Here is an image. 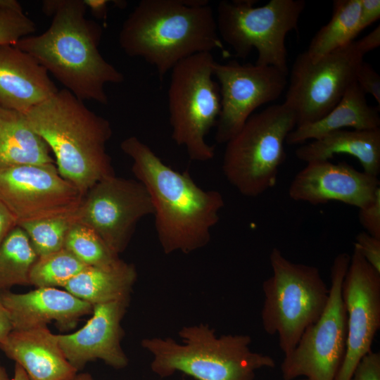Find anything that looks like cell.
I'll return each mask as SVG.
<instances>
[{
  "instance_id": "obj_1",
  "label": "cell",
  "mask_w": 380,
  "mask_h": 380,
  "mask_svg": "<svg viewBox=\"0 0 380 380\" xmlns=\"http://www.w3.org/2000/svg\"><path fill=\"white\" fill-rule=\"evenodd\" d=\"M120 148L132 159L133 174L149 194L164 253H189L205 246L224 206L222 194L203 190L187 171H176L165 165L135 136L125 139Z\"/></svg>"
},
{
  "instance_id": "obj_2",
  "label": "cell",
  "mask_w": 380,
  "mask_h": 380,
  "mask_svg": "<svg viewBox=\"0 0 380 380\" xmlns=\"http://www.w3.org/2000/svg\"><path fill=\"white\" fill-rule=\"evenodd\" d=\"M86 11L84 0H58L49 28L14 46L33 57L79 99L106 105L105 86L120 84L125 78L100 53L103 30L86 18Z\"/></svg>"
},
{
  "instance_id": "obj_3",
  "label": "cell",
  "mask_w": 380,
  "mask_h": 380,
  "mask_svg": "<svg viewBox=\"0 0 380 380\" xmlns=\"http://www.w3.org/2000/svg\"><path fill=\"white\" fill-rule=\"evenodd\" d=\"M118 41L127 56L153 65L160 81L188 57L224 50L205 0H141L124 21Z\"/></svg>"
},
{
  "instance_id": "obj_4",
  "label": "cell",
  "mask_w": 380,
  "mask_h": 380,
  "mask_svg": "<svg viewBox=\"0 0 380 380\" xmlns=\"http://www.w3.org/2000/svg\"><path fill=\"white\" fill-rule=\"evenodd\" d=\"M56 158L57 170L84 194L99 181L115 175L106 145L110 122L63 89L24 113Z\"/></svg>"
},
{
  "instance_id": "obj_5",
  "label": "cell",
  "mask_w": 380,
  "mask_h": 380,
  "mask_svg": "<svg viewBox=\"0 0 380 380\" xmlns=\"http://www.w3.org/2000/svg\"><path fill=\"white\" fill-rule=\"evenodd\" d=\"M178 334L182 343L167 337L141 341L153 356L152 371L160 377L181 372L197 380H253L256 370L275 367L272 357L251 350L248 335L218 337L203 324L184 326Z\"/></svg>"
},
{
  "instance_id": "obj_6",
  "label": "cell",
  "mask_w": 380,
  "mask_h": 380,
  "mask_svg": "<svg viewBox=\"0 0 380 380\" xmlns=\"http://www.w3.org/2000/svg\"><path fill=\"white\" fill-rule=\"evenodd\" d=\"M271 277L262 283L261 319L269 335H278L284 355L322 315L329 295L317 267L287 259L277 248L270 254Z\"/></svg>"
},
{
  "instance_id": "obj_7",
  "label": "cell",
  "mask_w": 380,
  "mask_h": 380,
  "mask_svg": "<svg viewBox=\"0 0 380 380\" xmlns=\"http://www.w3.org/2000/svg\"><path fill=\"white\" fill-rule=\"evenodd\" d=\"M296 124L289 106L274 104L252 114L226 143L223 174L241 195L257 197L275 186L286 158V137Z\"/></svg>"
},
{
  "instance_id": "obj_8",
  "label": "cell",
  "mask_w": 380,
  "mask_h": 380,
  "mask_svg": "<svg viewBox=\"0 0 380 380\" xmlns=\"http://www.w3.org/2000/svg\"><path fill=\"white\" fill-rule=\"evenodd\" d=\"M215 62L212 53H199L171 70L167 100L172 138L194 161L215 156L214 146L205 141L221 110L220 87L213 80Z\"/></svg>"
},
{
  "instance_id": "obj_9",
  "label": "cell",
  "mask_w": 380,
  "mask_h": 380,
  "mask_svg": "<svg viewBox=\"0 0 380 380\" xmlns=\"http://www.w3.org/2000/svg\"><path fill=\"white\" fill-rule=\"evenodd\" d=\"M255 2L220 1L215 16L219 36L236 57L244 59L255 49L256 65L272 66L289 75L285 39L297 30L305 1L271 0L261 6H255Z\"/></svg>"
},
{
  "instance_id": "obj_10",
  "label": "cell",
  "mask_w": 380,
  "mask_h": 380,
  "mask_svg": "<svg viewBox=\"0 0 380 380\" xmlns=\"http://www.w3.org/2000/svg\"><path fill=\"white\" fill-rule=\"evenodd\" d=\"M350 256L339 253L331 267L327 304L318 320L301 336L294 349L284 355L281 372L284 380L303 376L309 380H335L346 346L347 315L342 283Z\"/></svg>"
},
{
  "instance_id": "obj_11",
  "label": "cell",
  "mask_w": 380,
  "mask_h": 380,
  "mask_svg": "<svg viewBox=\"0 0 380 380\" xmlns=\"http://www.w3.org/2000/svg\"><path fill=\"white\" fill-rule=\"evenodd\" d=\"M365 52L357 40L315 62L303 51L291 70L284 103L296 114L297 126L315 122L329 113L355 82Z\"/></svg>"
},
{
  "instance_id": "obj_12",
  "label": "cell",
  "mask_w": 380,
  "mask_h": 380,
  "mask_svg": "<svg viewBox=\"0 0 380 380\" xmlns=\"http://www.w3.org/2000/svg\"><path fill=\"white\" fill-rule=\"evenodd\" d=\"M153 214L149 194L138 180L115 175L96 182L75 212L76 222L93 229L119 255L127 247L138 222Z\"/></svg>"
},
{
  "instance_id": "obj_13",
  "label": "cell",
  "mask_w": 380,
  "mask_h": 380,
  "mask_svg": "<svg viewBox=\"0 0 380 380\" xmlns=\"http://www.w3.org/2000/svg\"><path fill=\"white\" fill-rule=\"evenodd\" d=\"M84 195L54 164L0 167V201L17 225L72 214Z\"/></svg>"
},
{
  "instance_id": "obj_14",
  "label": "cell",
  "mask_w": 380,
  "mask_h": 380,
  "mask_svg": "<svg viewBox=\"0 0 380 380\" xmlns=\"http://www.w3.org/2000/svg\"><path fill=\"white\" fill-rule=\"evenodd\" d=\"M213 76L217 80L221 110L216 124L215 141L226 144L242 128L253 111L277 100L287 85V76L272 66L232 60L216 61Z\"/></svg>"
},
{
  "instance_id": "obj_15",
  "label": "cell",
  "mask_w": 380,
  "mask_h": 380,
  "mask_svg": "<svg viewBox=\"0 0 380 380\" xmlns=\"http://www.w3.org/2000/svg\"><path fill=\"white\" fill-rule=\"evenodd\" d=\"M347 315L344 357L335 380H350L362 358L372 351L380 328V273L354 248L341 288Z\"/></svg>"
},
{
  "instance_id": "obj_16",
  "label": "cell",
  "mask_w": 380,
  "mask_h": 380,
  "mask_svg": "<svg viewBox=\"0 0 380 380\" xmlns=\"http://www.w3.org/2000/svg\"><path fill=\"white\" fill-rule=\"evenodd\" d=\"M380 182L377 177L360 171L346 162L312 161L294 177L289 197L314 205L338 201L358 209L369 205Z\"/></svg>"
},
{
  "instance_id": "obj_17",
  "label": "cell",
  "mask_w": 380,
  "mask_h": 380,
  "mask_svg": "<svg viewBox=\"0 0 380 380\" xmlns=\"http://www.w3.org/2000/svg\"><path fill=\"white\" fill-rule=\"evenodd\" d=\"M129 303V299H125L94 305L92 316L82 328L72 334H56L64 355L77 371L98 359L115 369L128 365L121 346V322Z\"/></svg>"
},
{
  "instance_id": "obj_18",
  "label": "cell",
  "mask_w": 380,
  "mask_h": 380,
  "mask_svg": "<svg viewBox=\"0 0 380 380\" xmlns=\"http://www.w3.org/2000/svg\"><path fill=\"white\" fill-rule=\"evenodd\" d=\"M0 299L8 312L13 330L47 326L55 321L61 329H72L93 305L57 288H37L25 293L0 291Z\"/></svg>"
},
{
  "instance_id": "obj_19",
  "label": "cell",
  "mask_w": 380,
  "mask_h": 380,
  "mask_svg": "<svg viewBox=\"0 0 380 380\" xmlns=\"http://www.w3.org/2000/svg\"><path fill=\"white\" fill-rule=\"evenodd\" d=\"M58 91L49 72L14 45H0V106L25 113Z\"/></svg>"
},
{
  "instance_id": "obj_20",
  "label": "cell",
  "mask_w": 380,
  "mask_h": 380,
  "mask_svg": "<svg viewBox=\"0 0 380 380\" xmlns=\"http://www.w3.org/2000/svg\"><path fill=\"white\" fill-rule=\"evenodd\" d=\"M0 350L23 367L30 380H68L77 373L47 326L12 330L0 343Z\"/></svg>"
},
{
  "instance_id": "obj_21",
  "label": "cell",
  "mask_w": 380,
  "mask_h": 380,
  "mask_svg": "<svg viewBox=\"0 0 380 380\" xmlns=\"http://www.w3.org/2000/svg\"><path fill=\"white\" fill-rule=\"evenodd\" d=\"M379 127V107L368 104L366 94L355 81L329 113L315 122L296 127L287 136L286 143L300 144L347 127L367 130Z\"/></svg>"
},
{
  "instance_id": "obj_22",
  "label": "cell",
  "mask_w": 380,
  "mask_h": 380,
  "mask_svg": "<svg viewBox=\"0 0 380 380\" xmlns=\"http://www.w3.org/2000/svg\"><path fill=\"white\" fill-rule=\"evenodd\" d=\"M352 156L362 171L377 177L380 173V128L367 130L340 129L300 146L296 156L307 163L329 160L336 154Z\"/></svg>"
},
{
  "instance_id": "obj_23",
  "label": "cell",
  "mask_w": 380,
  "mask_h": 380,
  "mask_svg": "<svg viewBox=\"0 0 380 380\" xmlns=\"http://www.w3.org/2000/svg\"><path fill=\"white\" fill-rule=\"evenodd\" d=\"M137 276L134 265L120 259L107 267L87 266L64 289L94 305L129 299Z\"/></svg>"
},
{
  "instance_id": "obj_24",
  "label": "cell",
  "mask_w": 380,
  "mask_h": 380,
  "mask_svg": "<svg viewBox=\"0 0 380 380\" xmlns=\"http://www.w3.org/2000/svg\"><path fill=\"white\" fill-rule=\"evenodd\" d=\"M53 164L50 149L24 113L0 106V167Z\"/></svg>"
},
{
  "instance_id": "obj_25",
  "label": "cell",
  "mask_w": 380,
  "mask_h": 380,
  "mask_svg": "<svg viewBox=\"0 0 380 380\" xmlns=\"http://www.w3.org/2000/svg\"><path fill=\"white\" fill-rule=\"evenodd\" d=\"M332 5L331 19L315 34L305 51L312 62L353 42L359 34L360 0H335Z\"/></svg>"
},
{
  "instance_id": "obj_26",
  "label": "cell",
  "mask_w": 380,
  "mask_h": 380,
  "mask_svg": "<svg viewBox=\"0 0 380 380\" xmlns=\"http://www.w3.org/2000/svg\"><path fill=\"white\" fill-rule=\"evenodd\" d=\"M37 258L27 234L17 225L0 244V291L30 284V272Z\"/></svg>"
},
{
  "instance_id": "obj_27",
  "label": "cell",
  "mask_w": 380,
  "mask_h": 380,
  "mask_svg": "<svg viewBox=\"0 0 380 380\" xmlns=\"http://www.w3.org/2000/svg\"><path fill=\"white\" fill-rule=\"evenodd\" d=\"M86 267L75 255L63 248L37 259L30 272V284L37 288H64Z\"/></svg>"
},
{
  "instance_id": "obj_28",
  "label": "cell",
  "mask_w": 380,
  "mask_h": 380,
  "mask_svg": "<svg viewBox=\"0 0 380 380\" xmlns=\"http://www.w3.org/2000/svg\"><path fill=\"white\" fill-rule=\"evenodd\" d=\"M64 248L87 266L107 267L120 260L93 229L77 222L68 231Z\"/></svg>"
},
{
  "instance_id": "obj_29",
  "label": "cell",
  "mask_w": 380,
  "mask_h": 380,
  "mask_svg": "<svg viewBox=\"0 0 380 380\" xmlns=\"http://www.w3.org/2000/svg\"><path fill=\"white\" fill-rule=\"evenodd\" d=\"M76 223L72 214L18 224L27 234L37 257H43L64 248L67 234Z\"/></svg>"
},
{
  "instance_id": "obj_30",
  "label": "cell",
  "mask_w": 380,
  "mask_h": 380,
  "mask_svg": "<svg viewBox=\"0 0 380 380\" xmlns=\"http://www.w3.org/2000/svg\"><path fill=\"white\" fill-rule=\"evenodd\" d=\"M35 30V23L23 11L0 8V45H15Z\"/></svg>"
},
{
  "instance_id": "obj_31",
  "label": "cell",
  "mask_w": 380,
  "mask_h": 380,
  "mask_svg": "<svg viewBox=\"0 0 380 380\" xmlns=\"http://www.w3.org/2000/svg\"><path fill=\"white\" fill-rule=\"evenodd\" d=\"M355 248L364 259L380 273V239L361 232L355 236Z\"/></svg>"
},
{
  "instance_id": "obj_32",
  "label": "cell",
  "mask_w": 380,
  "mask_h": 380,
  "mask_svg": "<svg viewBox=\"0 0 380 380\" xmlns=\"http://www.w3.org/2000/svg\"><path fill=\"white\" fill-rule=\"evenodd\" d=\"M360 88L366 94L372 95L380 106V76L373 67L364 61L360 64L355 77Z\"/></svg>"
},
{
  "instance_id": "obj_33",
  "label": "cell",
  "mask_w": 380,
  "mask_h": 380,
  "mask_svg": "<svg viewBox=\"0 0 380 380\" xmlns=\"http://www.w3.org/2000/svg\"><path fill=\"white\" fill-rule=\"evenodd\" d=\"M358 219L367 233L380 239V189L369 205L359 209Z\"/></svg>"
},
{
  "instance_id": "obj_34",
  "label": "cell",
  "mask_w": 380,
  "mask_h": 380,
  "mask_svg": "<svg viewBox=\"0 0 380 380\" xmlns=\"http://www.w3.org/2000/svg\"><path fill=\"white\" fill-rule=\"evenodd\" d=\"M350 380H380V353L371 351L356 366Z\"/></svg>"
},
{
  "instance_id": "obj_35",
  "label": "cell",
  "mask_w": 380,
  "mask_h": 380,
  "mask_svg": "<svg viewBox=\"0 0 380 380\" xmlns=\"http://www.w3.org/2000/svg\"><path fill=\"white\" fill-rule=\"evenodd\" d=\"M380 18L379 0H360L358 34Z\"/></svg>"
},
{
  "instance_id": "obj_36",
  "label": "cell",
  "mask_w": 380,
  "mask_h": 380,
  "mask_svg": "<svg viewBox=\"0 0 380 380\" xmlns=\"http://www.w3.org/2000/svg\"><path fill=\"white\" fill-rule=\"evenodd\" d=\"M17 226V221L0 201V244L8 233Z\"/></svg>"
},
{
  "instance_id": "obj_37",
  "label": "cell",
  "mask_w": 380,
  "mask_h": 380,
  "mask_svg": "<svg viewBox=\"0 0 380 380\" xmlns=\"http://www.w3.org/2000/svg\"><path fill=\"white\" fill-rule=\"evenodd\" d=\"M357 42L366 54L378 48L380 45V26L375 27L367 35L358 39Z\"/></svg>"
},
{
  "instance_id": "obj_38",
  "label": "cell",
  "mask_w": 380,
  "mask_h": 380,
  "mask_svg": "<svg viewBox=\"0 0 380 380\" xmlns=\"http://www.w3.org/2000/svg\"><path fill=\"white\" fill-rule=\"evenodd\" d=\"M87 8H89L92 15L99 19H103L107 15V0H84Z\"/></svg>"
},
{
  "instance_id": "obj_39",
  "label": "cell",
  "mask_w": 380,
  "mask_h": 380,
  "mask_svg": "<svg viewBox=\"0 0 380 380\" xmlns=\"http://www.w3.org/2000/svg\"><path fill=\"white\" fill-rule=\"evenodd\" d=\"M12 330L13 327L8 312L0 299V343L8 336Z\"/></svg>"
},
{
  "instance_id": "obj_40",
  "label": "cell",
  "mask_w": 380,
  "mask_h": 380,
  "mask_svg": "<svg viewBox=\"0 0 380 380\" xmlns=\"http://www.w3.org/2000/svg\"><path fill=\"white\" fill-rule=\"evenodd\" d=\"M0 8L23 11L20 4L15 0H0Z\"/></svg>"
},
{
  "instance_id": "obj_41",
  "label": "cell",
  "mask_w": 380,
  "mask_h": 380,
  "mask_svg": "<svg viewBox=\"0 0 380 380\" xmlns=\"http://www.w3.org/2000/svg\"><path fill=\"white\" fill-rule=\"evenodd\" d=\"M11 380H30L26 372L17 363H15L14 375Z\"/></svg>"
},
{
  "instance_id": "obj_42",
  "label": "cell",
  "mask_w": 380,
  "mask_h": 380,
  "mask_svg": "<svg viewBox=\"0 0 380 380\" xmlns=\"http://www.w3.org/2000/svg\"><path fill=\"white\" fill-rule=\"evenodd\" d=\"M68 380H94L92 376L88 373L76 374L73 377Z\"/></svg>"
},
{
  "instance_id": "obj_43",
  "label": "cell",
  "mask_w": 380,
  "mask_h": 380,
  "mask_svg": "<svg viewBox=\"0 0 380 380\" xmlns=\"http://www.w3.org/2000/svg\"><path fill=\"white\" fill-rule=\"evenodd\" d=\"M0 380H11L5 367L0 362Z\"/></svg>"
},
{
  "instance_id": "obj_44",
  "label": "cell",
  "mask_w": 380,
  "mask_h": 380,
  "mask_svg": "<svg viewBox=\"0 0 380 380\" xmlns=\"http://www.w3.org/2000/svg\"><path fill=\"white\" fill-rule=\"evenodd\" d=\"M298 380H309V379H308L306 378H303V379H298Z\"/></svg>"
}]
</instances>
